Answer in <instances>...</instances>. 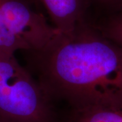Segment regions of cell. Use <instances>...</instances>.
I'll return each mask as SVG.
<instances>
[{"label": "cell", "mask_w": 122, "mask_h": 122, "mask_svg": "<svg viewBox=\"0 0 122 122\" xmlns=\"http://www.w3.org/2000/svg\"><path fill=\"white\" fill-rule=\"evenodd\" d=\"M92 4L96 16L122 10V0H92Z\"/></svg>", "instance_id": "obj_7"}, {"label": "cell", "mask_w": 122, "mask_h": 122, "mask_svg": "<svg viewBox=\"0 0 122 122\" xmlns=\"http://www.w3.org/2000/svg\"><path fill=\"white\" fill-rule=\"evenodd\" d=\"M66 122H122V109L94 107L73 109Z\"/></svg>", "instance_id": "obj_5"}, {"label": "cell", "mask_w": 122, "mask_h": 122, "mask_svg": "<svg viewBox=\"0 0 122 122\" xmlns=\"http://www.w3.org/2000/svg\"><path fill=\"white\" fill-rule=\"evenodd\" d=\"M93 23L102 35L122 48V10L98 15Z\"/></svg>", "instance_id": "obj_6"}, {"label": "cell", "mask_w": 122, "mask_h": 122, "mask_svg": "<svg viewBox=\"0 0 122 122\" xmlns=\"http://www.w3.org/2000/svg\"><path fill=\"white\" fill-rule=\"evenodd\" d=\"M48 13L52 25L61 33H70L92 22V0H37Z\"/></svg>", "instance_id": "obj_4"}, {"label": "cell", "mask_w": 122, "mask_h": 122, "mask_svg": "<svg viewBox=\"0 0 122 122\" xmlns=\"http://www.w3.org/2000/svg\"><path fill=\"white\" fill-rule=\"evenodd\" d=\"M37 0H0V50L15 54L45 47L60 32L37 8Z\"/></svg>", "instance_id": "obj_3"}, {"label": "cell", "mask_w": 122, "mask_h": 122, "mask_svg": "<svg viewBox=\"0 0 122 122\" xmlns=\"http://www.w3.org/2000/svg\"><path fill=\"white\" fill-rule=\"evenodd\" d=\"M25 53L26 69L54 102L65 101L71 110L122 109V48L93 22Z\"/></svg>", "instance_id": "obj_1"}, {"label": "cell", "mask_w": 122, "mask_h": 122, "mask_svg": "<svg viewBox=\"0 0 122 122\" xmlns=\"http://www.w3.org/2000/svg\"><path fill=\"white\" fill-rule=\"evenodd\" d=\"M0 122H58L54 102L14 54L0 50Z\"/></svg>", "instance_id": "obj_2"}]
</instances>
